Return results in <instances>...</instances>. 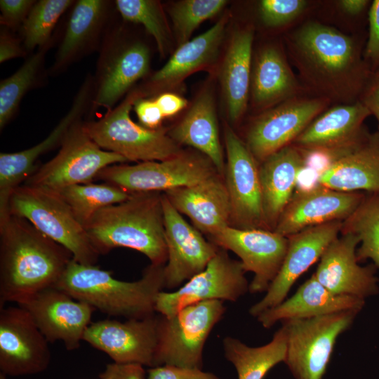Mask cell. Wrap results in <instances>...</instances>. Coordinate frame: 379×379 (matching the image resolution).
I'll return each instance as SVG.
<instances>
[{"label": "cell", "mask_w": 379, "mask_h": 379, "mask_svg": "<svg viewBox=\"0 0 379 379\" xmlns=\"http://www.w3.org/2000/svg\"><path fill=\"white\" fill-rule=\"evenodd\" d=\"M290 51L302 79L329 101H358L372 74L357 40L317 22L293 32Z\"/></svg>", "instance_id": "obj_1"}, {"label": "cell", "mask_w": 379, "mask_h": 379, "mask_svg": "<svg viewBox=\"0 0 379 379\" xmlns=\"http://www.w3.org/2000/svg\"><path fill=\"white\" fill-rule=\"evenodd\" d=\"M72 259L27 219L9 214L0 221V307L55 287Z\"/></svg>", "instance_id": "obj_2"}, {"label": "cell", "mask_w": 379, "mask_h": 379, "mask_svg": "<svg viewBox=\"0 0 379 379\" xmlns=\"http://www.w3.org/2000/svg\"><path fill=\"white\" fill-rule=\"evenodd\" d=\"M159 192L131 194L126 201L97 211L84 227L97 252L118 247L135 250L152 265H165L168 253Z\"/></svg>", "instance_id": "obj_3"}, {"label": "cell", "mask_w": 379, "mask_h": 379, "mask_svg": "<svg viewBox=\"0 0 379 379\" xmlns=\"http://www.w3.org/2000/svg\"><path fill=\"white\" fill-rule=\"evenodd\" d=\"M164 266L151 264L138 281H124L72 259L55 287L109 315L140 319L155 314L157 297L164 288Z\"/></svg>", "instance_id": "obj_4"}, {"label": "cell", "mask_w": 379, "mask_h": 379, "mask_svg": "<svg viewBox=\"0 0 379 379\" xmlns=\"http://www.w3.org/2000/svg\"><path fill=\"white\" fill-rule=\"evenodd\" d=\"M8 214L29 221L38 230L71 252L81 264L95 265L100 254L91 243L84 226L55 191L22 185L12 193Z\"/></svg>", "instance_id": "obj_5"}, {"label": "cell", "mask_w": 379, "mask_h": 379, "mask_svg": "<svg viewBox=\"0 0 379 379\" xmlns=\"http://www.w3.org/2000/svg\"><path fill=\"white\" fill-rule=\"evenodd\" d=\"M142 97L140 91L129 93L98 120L83 121L85 131L100 147L127 161H164L178 155L182 152L178 144L163 129H149L131 119L133 105Z\"/></svg>", "instance_id": "obj_6"}, {"label": "cell", "mask_w": 379, "mask_h": 379, "mask_svg": "<svg viewBox=\"0 0 379 379\" xmlns=\"http://www.w3.org/2000/svg\"><path fill=\"white\" fill-rule=\"evenodd\" d=\"M225 311L223 301L213 300L190 305L170 318L159 314L154 367L201 369L206 341Z\"/></svg>", "instance_id": "obj_7"}, {"label": "cell", "mask_w": 379, "mask_h": 379, "mask_svg": "<svg viewBox=\"0 0 379 379\" xmlns=\"http://www.w3.org/2000/svg\"><path fill=\"white\" fill-rule=\"evenodd\" d=\"M358 314L345 311L281 321L287 335L284 362L295 379H322L338 336Z\"/></svg>", "instance_id": "obj_8"}, {"label": "cell", "mask_w": 379, "mask_h": 379, "mask_svg": "<svg viewBox=\"0 0 379 379\" xmlns=\"http://www.w3.org/2000/svg\"><path fill=\"white\" fill-rule=\"evenodd\" d=\"M90 112L109 110L150 67V52L141 41L123 39L122 29L110 23L98 51Z\"/></svg>", "instance_id": "obj_9"}, {"label": "cell", "mask_w": 379, "mask_h": 379, "mask_svg": "<svg viewBox=\"0 0 379 379\" xmlns=\"http://www.w3.org/2000/svg\"><path fill=\"white\" fill-rule=\"evenodd\" d=\"M216 173L215 166L204 154L182 151L164 161L110 165L102 169L96 179L130 194L165 192L194 185Z\"/></svg>", "instance_id": "obj_10"}, {"label": "cell", "mask_w": 379, "mask_h": 379, "mask_svg": "<svg viewBox=\"0 0 379 379\" xmlns=\"http://www.w3.org/2000/svg\"><path fill=\"white\" fill-rule=\"evenodd\" d=\"M126 161L124 157L100 147L86 133L81 121L71 128L58 153L36 170L25 184L51 190L88 184L105 168Z\"/></svg>", "instance_id": "obj_11"}, {"label": "cell", "mask_w": 379, "mask_h": 379, "mask_svg": "<svg viewBox=\"0 0 379 379\" xmlns=\"http://www.w3.org/2000/svg\"><path fill=\"white\" fill-rule=\"evenodd\" d=\"M245 273L241 262L232 259L227 250L219 247L202 272L178 290L158 294L155 312L170 318L184 307L202 301L236 302L249 291Z\"/></svg>", "instance_id": "obj_12"}, {"label": "cell", "mask_w": 379, "mask_h": 379, "mask_svg": "<svg viewBox=\"0 0 379 379\" xmlns=\"http://www.w3.org/2000/svg\"><path fill=\"white\" fill-rule=\"evenodd\" d=\"M227 161L224 178L230 205V225L239 229H265L259 166L246 144L225 127Z\"/></svg>", "instance_id": "obj_13"}, {"label": "cell", "mask_w": 379, "mask_h": 379, "mask_svg": "<svg viewBox=\"0 0 379 379\" xmlns=\"http://www.w3.org/2000/svg\"><path fill=\"white\" fill-rule=\"evenodd\" d=\"M93 93V77L86 75L67 114L49 135L30 148L13 153L0 154V220L8 214V203L13 191L36 171L39 158L60 147L71 128L90 110Z\"/></svg>", "instance_id": "obj_14"}, {"label": "cell", "mask_w": 379, "mask_h": 379, "mask_svg": "<svg viewBox=\"0 0 379 379\" xmlns=\"http://www.w3.org/2000/svg\"><path fill=\"white\" fill-rule=\"evenodd\" d=\"M217 246L231 251L240 259L244 270L252 272L249 292H266L284 260L288 239L265 229H239L227 226L210 237Z\"/></svg>", "instance_id": "obj_15"}, {"label": "cell", "mask_w": 379, "mask_h": 379, "mask_svg": "<svg viewBox=\"0 0 379 379\" xmlns=\"http://www.w3.org/2000/svg\"><path fill=\"white\" fill-rule=\"evenodd\" d=\"M330 101L293 98L277 105L258 117L247 133L246 145L257 161L286 146L295 139L321 113Z\"/></svg>", "instance_id": "obj_16"}, {"label": "cell", "mask_w": 379, "mask_h": 379, "mask_svg": "<svg viewBox=\"0 0 379 379\" xmlns=\"http://www.w3.org/2000/svg\"><path fill=\"white\" fill-rule=\"evenodd\" d=\"M48 341L27 311L0 308V369L20 376L46 370L51 361Z\"/></svg>", "instance_id": "obj_17"}, {"label": "cell", "mask_w": 379, "mask_h": 379, "mask_svg": "<svg viewBox=\"0 0 379 379\" xmlns=\"http://www.w3.org/2000/svg\"><path fill=\"white\" fill-rule=\"evenodd\" d=\"M168 258L164 266V288H180L202 272L219 247L206 241L161 195Z\"/></svg>", "instance_id": "obj_18"}, {"label": "cell", "mask_w": 379, "mask_h": 379, "mask_svg": "<svg viewBox=\"0 0 379 379\" xmlns=\"http://www.w3.org/2000/svg\"><path fill=\"white\" fill-rule=\"evenodd\" d=\"M159 315L124 322L102 320L91 323L83 340L119 364L154 367L158 345Z\"/></svg>", "instance_id": "obj_19"}, {"label": "cell", "mask_w": 379, "mask_h": 379, "mask_svg": "<svg viewBox=\"0 0 379 379\" xmlns=\"http://www.w3.org/2000/svg\"><path fill=\"white\" fill-rule=\"evenodd\" d=\"M18 305L28 312L48 342L60 340L68 350L79 347L95 310L55 287L42 290Z\"/></svg>", "instance_id": "obj_20"}, {"label": "cell", "mask_w": 379, "mask_h": 379, "mask_svg": "<svg viewBox=\"0 0 379 379\" xmlns=\"http://www.w3.org/2000/svg\"><path fill=\"white\" fill-rule=\"evenodd\" d=\"M343 221L311 227L288 237V249L281 267L265 296L249 309L257 317L281 303L296 280L320 259L327 246L338 237Z\"/></svg>", "instance_id": "obj_21"}, {"label": "cell", "mask_w": 379, "mask_h": 379, "mask_svg": "<svg viewBox=\"0 0 379 379\" xmlns=\"http://www.w3.org/2000/svg\"><path fill=\"white\" fill-rule=\"evenodd\" d=\"M327 246L315 272L317 280L335 295L365 300L379 293L374 264L361 266L356 256L359 237L352 233H341Z\"/></svg>", "instance_id": "obj_22"}, {"label": "cell", "mask_w": 379, "mask_h": 379, "mask_svg": "<svg viewBox=\"0 0 379 379\" xmlns=\"http://www.w3.org/2000/svg\"><path fill=\"white\" fill-rule=\"evenodd\" d=\"M112 3L108 0H78L72 6L49 76L63 73L71 65L98 51L111 23Z\"/></svg>", "instance_id": "obj_23"}, {"label": "cell", "mask_w": 379, "mask_h": 379, "mask_svg": "<svg viewBox=\"0 0 379 379\" xmlns=\"http://www.w3.org/2000/svg\"><path fill=\"white\" fill-rule=\"evenodd\" d=\"M364 197L361 192H339L321 185L308 192H295L274 232L288 237L311 227L343 221Z\"/></svg>", "instance_id": "obj_24"}, {"label": "cell", "mask_w": 379, "mask_h": 379, "mask_svg": "<svg viewBox=\"0 0 379 379\" xmlns=\"http://www.w3.org/2000/svg\"><path fill=\"white\" fill-rule=\"evenodd\" d=\"M172 206L210 237L230 225L231 205L224 176L216 173L194 185L164 193Z\"/></svg>", "instance_id": "obj_25"}, {"label": "cell", "mask_w": 379, "mask_h": 379, "mask_svg": "<svg viewBox=\"0 0 379 379\" xmlns=\"http://www.w3.org/2000/svg\"><path fill=\"white\" fill-rule=\"evenodd\" d=\"M370 115V111L359 100L338 105L317 117L292 145L301 150L347 148L366 131L363 124Z\"/></svg>", "instance_id": "obj_26"}, {"label": "cell", "mask_w": 379, "mask_h": 379, "mask_svg": "<svg viewBox=\"0 0 379 379\" xmlns=\"http://www.w3.org/2000/svg\"><path fill=\"white\" fill-rule=\"evenodd\" d=\"M320 184L339 192L379 193V132L366 131L320 175Z\"/></svg>", "instance_id": "obj_27"}, {"label": "cell", "mask_w": 379, "mask_h": 379, "mask_svg": "<svg viewBox=\"0 0 379 379\" xmlns=\"http://www.w3.org/2000/svg\"><path fill=\"white\" fill-rule=\"evenodd\" d=\"M365 300L348 295H335L322 286L312 274L289 298L270 308L256 318L265 328L279 321L312 318L345 311L359 312Z\"/></svg>", "instance_id": "obj_28"}, {"label": "cell", "mask_w": 379, "mask_h": 379, "mask_svg": "<svg viewBox=\"0 0 379 379\" xmlns=\"http://www.w3.org/2000/svg\"><path fill=\"white\" fill-rule=\"evenodd\" d=\"M300 149L289 145L267 157L259 166L265 228L274 231L295 190L298 172L303 166Z\"/></svg>", "instance_id": "obj_29"}, {"label": "cell", "mask_w": 379, "mask_h": 379, "mask_svg": "<svg viewBox=\"0 0 379 379\" xmlns=\"http://www.w3.org/2000/svg\"><path fill=\"white\" fill-rule=\"evenodd\" d=\"M178 144L191 146L206 156L224 176L225 162L220 141L215 103L210 92L201 93L183 119L168 133Z\"/></svg>", "instance_id": "obj_30"}, {"label": "cell", "mask_w": 379, "mask_h": 379, "mask_svg": "<svg viewBox=\"0 0 379 379\" xmlns=\"http://www.w3.org/2000/svg\"><path fill=\"white\" fill-rule=\"evenodd\" d=\"M228 18L224 17L211 28L180 45L168 62L150 77L151 88L179 84L197 70L212 64L217 58Z\"/></svg>", "instance_id": "obj_31"}, {"label": "cell", "mask_w": 379, "mask_h": 379, "mask_svg": "<svg viewBox=\"0 0 379 379\" xmlns=\"http://www.w3.org/2000/svg\"><path fill=\"white\" fill-rule=\"evenodd\" d=\"M253 30L236 31L226 53L221 81L230 121L235 122L246 111L251 89Z\"/></svg>", "instance_id": "obj_32"}, {"label": "cell", "mask_w": 379, "mask_h": 379, "mask_svg": "<svg viewBox=\"0 0 379 379\" xmlns=\"http://www.w3.org/2000/svg\"><path fill=\"white\" fill-rule=\"evenodd\" d=\"M299 84L280 50L267 46L258 53L251 72L254 103L268 107L296 97Z\"/></svg>", "instance_id": "obj_33"}, {"label": "cell", "mask_w": 379, "mask_h": 379, "mask_svg": "<svg viewBox=\"0 0 379 379\" xmlns=\"http://www.w3.org/2000/svg\"><path fill=\"white\" fill-rule=\"evenodd\" d=\"M225 357L234 366L238 379H263L276 365L284 362L287 335L281 326L272 340L260 347H250L240 340L227 336L222 340Z\"/></svg>", "instance_id": "obj_34"}, {"label": "cell", "mask_w": 379, "mask_h": 379, "mask_svg": "<svg viewBox=\"0 0 379 379\" xmlns=\"http://www.w3.org/2000/svg\"><path fill=\"white\" fill-rule=\"evenodd\" d=\"M51 47L41 48L26 58L12 75L0 82V129L13 119L24 96L41 87L49 76L45 68V57Z\"/></svg>", "instance_id": "obj_35"}, {"label": "cell", "mask_w": 379, "mask_h": 379, "mask_svg": "<svg viewBox=\"0 0 379 379\" xmlns=\"http://www.w3.org/2000/svg\"><path fill=\"white\" fill-rule=\"evenodd\" d=\"M56 192L84 226L99 210L127 200L130 193L107 182L69 185Z\"/></svg>", "instance_id": "obj_36"}, {"label": "cell", "mask_w": 379, "mask_h": 379, "mask_svg": "<svg viewBox=\"0 0 379 379\" xmlns=\"http://www.w3.org/2000/svg\"><path fill=\"white\" fill-rule=\"evenodd\" d=\"M340 232H350L359 237L358 262L371 259L379 267V193L365 194L353 213L342 222Z\"/></svg>", "instance_id": "obj_37"}, {"label": "cell", "mask_w": 379, "mask_h": 379, "mask_svg": "<svg viewBox=\"0 0 379 379\" xmlns=\"http://www.w3.org/2000/svg\"><path fill=\"white\" fill-rule=\"evenodd\" d=\"M74 2L73 0L36 1L19 29L20 37L28 53L53 46V30L61 16Z\"/></svg>", "instance_id": "obj_38"}, {"label": "cell", "mask_w": 379, "mask_h": 379, "mask_svg": "<svg viewBox=\"0 0 379 379\" xmlns=\"http://www.w3.org/2000/svg\"><path fill=\"white\" fill-rule=\"evenodd\" d=\"M114 6L124 21L140 24L145 28L164 56L169 36L161 4L154 0H117Z\"/></svg>", "instance_id": "obj_39"}, {"label": "cell", "mask_w": 379, "mask_h": 379, "mask_svg": "<svg viewBox=\"0 0 379 379\" xmlns=\"http://www.w3.org/2000/svg\"><path fill=\"white\" fill-rule=\"evenodd\" d=\"M225 0H185L170 8L179 45L190 41L194 29L204 21L213 18L225 6Z\"/></svg>", "instance_id": "obj_40"}, {"label": "cell", "mask_w": 379, "mask_h": 379, "mask_svg": "<svg viewBox=\"0 0 379 379\" xmlns=\"http://www.w3.org/2000/svg\"><path fill=\"white\" fill-rule=\"evenodd\" d=\"M307 5L305 0H262L259 4V12L265 25L277 27L298 18Z\"/></svg>", "instance_id": "obj_41"}, {"label": "cell", "mask_w": 379, "mask_h": 379, "mask_svg": "<svg viewBox=\"0 0 379 379\" xmlns=\"http://www.w3.org/2000/svg\"><path fill=\"white\" fill-rule=\"evenodd\" d=\"M368 20V34L363 55L373 72L379 69V0L371 2Z\"/></svg>", "instance_id": "obj_42"}, {"label": "cell", "mask_w": 379, "mask_h": 379, "mask_svg": "<svg viewBox=\"0 0 379 379\" xmlns=\"http://www.w3.org/2000/svg\"><path fill=\"white\" fill-rule=\"evenodd\" d=\"M36 1L35 0H1V26L13 32L19 30Z\"/></svg>", "instance_id": "obj_43"}, {"label": "cell", "mask_w": 379, "mask_h": 379, "mask_svg": "<svg viewBox=\"0 0 379 379\" xmlns=\"http://www.w3.org/2000/svg\"><path fill=\"white\" fill-rule=\"evenodd\" d=\"M147 379H219L213 373L200 368H190L171 365L152 367Z\"/></svg>", "instance_id": "obj_44"}, {"label": "cell", "mask_w": 379, "mask_h": 379, "mask_svg": "<svg viewBox=\"0 0 379 379\" xmlns=\"http://www.w3.org/2000/svg\"><path fill=\"white\" fill-rule=\"evenodd\" d=\"M134 109L142 126L149 129L160 128L164 117L154 100L140 98L134 103Z\"/></svg>", "instance_id": "obj_45"}, {"label": "cell", "mask_w": 379, "mask_h": 379, "mask_svg": "<svg viewBox=\"0 0 379 379\" xmlns=\"http://www.w3.org/2000/svg\"><path fill=\"white\" fill-rule=\"evenodd\" d=\"M28 52L24 47L20 37L14 35V32L1 26L0 29V63L8 60L27 57Z\"/></svg>", "instance_id": "obj_46"}, {"label": "cell", "mask_w": 379, "mask_h": 379, "mask_svg": "<svg viewBox=\"0 0 379 379\" xmlns=\"http://www.w3.org/2000/svg\"><path fill=\"white\" fill-rule=\"evenodd\" d=\"M99 377L100 379H145V371L139 364L114 362L107 364Z\"/></svg>", "instance_id": "obj_47"}, {"label": "cell", "mask_w": 379, "mask_h": 379, "mask_svg": "<svg viewBox=\"0 0 379 379\" xmlns=\"http://www.w3.org/2000/svg\"><path fill=\"white\" fill-rule=\"evenodd\" d=\"M359 100L371 115L379 117V69L372 72Z\"/></svg>", "instance_id": "obj_48"}, {"label": "cell", "mask_w": 379, "mask_h": 379, "mask_svg": "<svg viewBox=\"0 0 379 379\" xmlns=\"http://www.w3.org/2000/svg\"><path fill=\"white\" fill-rule=\"evenodd\" d=\"M154 100L159 107L164 117L176 114L187 105L184 98L171 93L160 94Z\"/></svg>", "instance_id": "obj_49"}, {"label": "cell", "mask_w": 379, "mask_h": 379, "mask_svg": "<svg viewBox=\"0 0 379 379\" xmlns=\"http://www.w3.org/2000/svg\"><path fill=\"white\" fill-rule=\"evenodd\" d=\"M320 175L303 164L297 174L295 192H308L320 187Z\"/></svg>", "instance_id": "obj_50"}, {"label": "cell", "mask_w": 379, "mask_h": 379, "mask_svg": "<svg viewBox=\"0 0 379 379\" xmlns=\"http://www.w3.org/2000/svg\"><path fill=\"white\" fill-rule=\"evenodd\" d=\"M340 8L345 13L351 15H358L370 7L368 0H342L338 1Z\"/></svg>", "instance_id": "obj_51"}, {"label": "cell", "mask_w": 379, "mask_h": 379, "mask_svg": "<svg viewBox=\"0 0 379 379\" xmlns=\"http://www.w3.org/2000/svg\"><path fill=\"white\" fill-rule=\"evenodd\" d=\"M0 379H6V375L1 372L0 373Z\"/></svg>", "instance_id": "obj_52"}, {"label": "cell", "mask_w": 379, "mask_h": 379, "mask_svg": "<svg viewBox=\"0 0 379 379\" xmlns=\"http://www.w3.org/2000/svg\"><path fill=\"white\" fill-rule=\"evenodd\" d=\"M376 119H377V120H378V123H379V117H377Z\"/></svg>", "instance_id": "obj_53"}]
</instances>
